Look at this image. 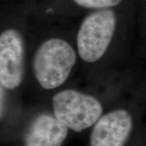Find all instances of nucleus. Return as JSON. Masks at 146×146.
Here are the masks:
<instances>
[{"mask_svg": "<svg viewBox=\"0 0 146 146\" xmlns=\"http://www.w3.org/2000/svg\"><path fill=\"white\" fill-rule=\"evenodd\" d=\"M76 60L71 45L59 38H50L36 50L33 72L38 83L45 89H56L69 76Z\"/></svg>", "mask_w": 146, "mask_h": 146, "instance_id": "1", "label": "nucleus"}, {"mask_svg": "<svg viewBox=\"0 0 146 146\" xmlns=\"http://www.w3.org/2000/svg\"><path fill=\"white\" fill-rule=\"evenodd\" d=\"M53 107L55 118L76 132L94 125L103 110L97 98L73 89L63 90L55 94Z\"/></svg>", "mask_w": 146, "mask_h": 146, "instance_id": "2", "label": "nucleus"}, {"mask_svg": "<svg viewBox=\"0 0 146 146\" xmlns=\"http://www.w3.org/2000/svg\"><path fill=\"white\" fill-rule=\"evenodd\" d=\"M115 26V13L109 9L94 11L85 17L77 34L80 57L88 63L99 60L112 40Z\"/></svg>", "mask_w": 146, "mask_h": 146, "instance_id": "3", "label": "nucleus"}, {"mask_svg": "<svg viewBox=\"0 0 146 146\" xmlns=\"http://www.w3.org/2000/svg\"><path fill=\"white\" fill-rule=\"evenodd\" d=\"M25 46L16 29H9L0 34V81L7 89H16L24 77Z\"/></svg>", "mask_w": 146, "mask_h": 146, "instance_id": "4", "label": "nucleus"}, {"mask_svg": "<svg viewBox=\"0 0 146 146\" xmlns=\"http://www.w3.org/2000/svg\"><path fill=\"white\" fill-rule=\"evenodd\" d=\"M132 129V118L125 110H116L94 124L90 146H123Z\"/></svg>", "mask_w": 146, "mask_h": 146, "instance_id": "5", "label": "nucleus"}, {"mask_svg": "<svg viewBox=\"0 0 146 146\" xmlns=\"http://www.w3.org/2000/svg\"><path fill=\"white\" fill-rule=\"evenodd\" d=\"M68 127L49 114L38 115L32 123L25 139V146H62Z\"/></svg>", "mask_w": 146, "mask_h": 146, "instance_id": "6", "label": "nucleus"}, {"mask_svg": "<svg viewBox=\"0 0 146 146\" xmlns=\"http://www.w3.org/2000/svg\"><path fill=\"white\" fill-rule=\"evenodd\" d=\"M123 0H74V2L82 7L92 9H105L119 4Z\"/></svg>", "mask_w": 146, "mask_h": 146, "instance_id": "7", "label": "nucleus"}, {"mask_svg": "<svg viewBox=\"0 0 146 146\" xmlns=\"http://www.w3.org/2000/svg\"><path fill=\"white\" fill-rule=\"evenodd\" d=\"M3 88L4 87L3 86L0 81V119L3 114V110H4V92Z\"/></svg>", "mask_w": 146, "mask_h": 146, "instance_id": "8", "label": "nucleus"}]
</instances>
